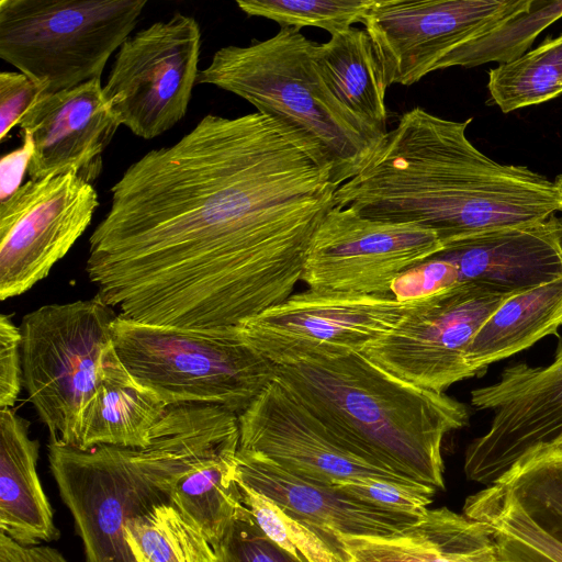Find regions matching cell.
<instances>
[{
  "instance_id": "cell-1",
  "label": "cell",
  "mask_w": 562,
  "mask_h": 562,
  "mask_svg": "<svg viewBox=\"0 0 562 562\" xmlns=\"http://www.w3.org/2000/svg\"><path fill=\"white\" fill-rule=\"evenodd\" d=\"M337 189L271 117L207 114L111 187L87 276L126 318L236 328L293 294Z\"/></svg>"
},
{
  "instance_id": "cell-2",
  "label": "cell",
  "mask_w": 562,
  "mask_h": 562,
  "mask_svg": "<svg viewBox=\"0 0 562 562\" xmlns=\"http://www.w3.org/2000/svg\"><path fill=\"white\" fill-rule=\"evenodd\" d=\"M471 122L420 106L403 113L366 166L338 187L335 205L372 220L417 224L432 231L445 249L560 211L555 183L484 155L467 136Z\"/></svg>"
},
{
  "instance_id": "cell-3",
  "label": "cell",
  "mask_w": 562,
  "mask_h": 562,
  "mask_svg": "<svg viewBox=\"0 0 562 562\" xmlns=\"http://www.w3.org/2000/svg\"><path fill=\"white\" fill-rule=\"evenodd\" d=\"M239 436L238 415L215 405L171 406L145 448L102 445L80 450L48 443L59 496L81 539L86 562H135L125 528L170 503L175 483L199 461Z\"/></svg>"
},
{
  "instance_id": "cell-4",
  "label": "cell",
  "mask_w": 562,
  "mask_h": 562,
  "mask_svg": "<svg viewBox=\"0 0 562 562\" xmlns=\"http://www.w3.org/2000/svg\"><path fill=\"white\" fill-rule=\"evenodd\" d=\"M284 385L349 451L414 482L445 488V437L468 406L405 382L361 352L277 367Z\"/></svg>"
},
{
  "instance_id": "cell-5",
  "label": "cell",
  "mask_w": 562,
  "mask_h": 562,
  "mask_svg": "<svg viewBox=\"0 0 562 562\" xmlns=\"http://www.w3.org/2000/svg\"><path fill=\"white\" fill-rule=\"evenodd\" d=\"M314 44L301 30L280 27L267 40L222 47L196 85L232 92L274 120L338 188L366 166L386 133L336 98L313 59Z\"/></svg>"
},
{
  "instance_id": "cell-6",
  "label": "cell",
  "mask_w": 562,
  "mask_h": 562,
  "mask_svg": "<svg viewBox=\"0 0 562 562\" xmlns=\"http://www.w3.org/2000/svg\"><path fill=\"white\" fill-rule=\"evenodd\" d=\"M111 329L124 367L168 407L215 405L239 415L277 375L236 328H175L117 314Z\"/></svg>"
},
{
  "instance_id": "cell-7",
  "label": "cell",
  "mask_w": 562,
  "mask_h": 562,
  "mask_svg": "<svg viewBox=\"0 0 562 562\" xmlns=\"http://www.w3.org/2000/svg\"><path fill=\"white\" fill-rule=\"evenodd\" d=\"M146 0H1L0 57L46 93L100 79Z\"/></svg>"
},
{
  "instance_id": "cell-8",
  "label": "cell",
  "mask_w": 562,
  "mask_h": 562,
  "mask_svg": "<svg viewBox=\"0 0 562 562\" xmlns=\"http://www.w3.org/2000/svg\"><path fill=\"white\" fill-rule=\"evenodd\" d=\"M116 316L98 295L43 305L23 316V385L50 439L77 446Z\"/></svg>"
},
{
  "instance_id": "cell-9",
  "label": "cell",
  "mask_w": 562,
  "mask_h": 562,
  "mask_svg": "<svg viewBox=\"0 0 562 562\" xmlns=\"http://www.w3.org/2000/svg\"><path fill=\"white\" fill-rule=\"evenodd\" d=\"M420 301L306 289L249 318L236 330L244 342L276 367H288L362 352Z\"/></svg>"
},
{
  "instance_id": "cell-10",
  "label": "cell",
  "mask_w": 562,
  "mask_h": 562,
  "mask_svg": "<svg viewBox=\"0 0 562 562\" xmlns=\"http://www.w3.org/2000/svg\"><path fill=\"white\" fill-rule=\"evenodd\" d=\"M201 38L198 21L175 12L123 42L103 87L121 125L149 140L187 114L200 71Z\"/></svg>"
},
{
  "instance_id": "cell-11",
  "label": "cell",
  "mask_w": 562,
  "mask_h": 562,
  "mask_svg": "<svg viewBox=\"0 0 562 562\" xmlns=\"http://www.w3.org/2000/svg\"><path fill=\"white\" fill-rule=\"evenodd\" d=\"M514 294L460 283L422 300L361 353L405 382L445 393L452 384L476 376L468 361L470 345L487 318Z\"/></svg>"
},
{
  "instance_id": "cell-12",
  "label": "cell",
  "mask_w": 562,
  "mask_h": 562,
  "mask_svg": "<svg viewBox=\"0 0 562 562\" xmlns=\"http://www.w3.org/2000/svg\"><path fill=\"white\" fill-rule=\"evenodd\" d=\"M532 0H375L363 25L387 87L451 67L457 52Z\"/></svg>"
},
{
  "instance_id": "cell-13",
  "label": "cell",
  "mask_w": 562,
  "mask_h": 562,
  "mask_svg": "<svg viewBox=\"0 0 562 562\" xmlns=\"http://www.w3.org/2000/svg\"><path fill=\"white\" fill-rule=\"evenodd\" d=\"M443 249L428 228L372 220L335 205L311 241L301 281L317 291L391 294L401 273Z\"/></svg>"
},
{
  "instance_id": "cell-14",
  "label": "cell",
  "mask_w": 562,
  "mask_h": 562,
  "mask_svg": "<svg viewBox=\"0 0 562 562\" xmlns=\"http://www.w3.org/2000/svg\"><path fill=\"white\" fill-rule=\"evenodd\" d=\"M99 206L92 183L75 172L30 179L0 201V299L46 278L90 225Z\"/></svg>"
},
{
  "instance_id": "cell-15",
  "label": "cell",
  "mask_w": 562,
  "mask_h": 562,
  "mask_svg": "<svg viewBox=\"0 0 562 562\" xmlns=\"http://www.w3.org/2000/svg\"><path fill=\"white\" fill-rule=\"evenodd\" d=\"M471 405L493 412L488 429L464 453L470 481H498L530 449L562 434V337L547 366L506 367L492 384L471 391Z\"/></svg>"
},
{
  "instance_id": "cell-16",
  "label": "cell",
  "mask_w": 562,
  "mask_h": 562,
  "mask_svg": "<svg viewBox=\"0 0 562 562\" xmlns=\"http://www.w3.org/2000/svg\"><path fill=\"white\" fill-rule=\"evenodd\" d=\"M239 449L269 459L307 482L359 479L417 483L356 456L276 378L238 415Z\"/></svg>"
},
{
  "instance_id": "cell-17",
  "label": "cell",
  "mask_w": 562,
  "mask_h": 562,
  "mask_svg": "<svg viewBox=\"0 0 562 562\" xmlns=\"http://www.w3.org/2000/svg\"><path fill=\"white\" fill-rule=\"evenodd\" d=\"M120 125L100 79L44 94L19 125L31 144L29 176L36 180L75 172L92 183Z\"/></svg>"
},
{
  "instance_id": "cell-18",
  "label": "cell",
  "mask_w": 562,
  "mask_h": 562,
  "mask_svg": "<svg viewBox=\"0 0 562 562\" xmlns=\"http://www.w3.org/2000/svg\"><path fill=\"white\" fill-rule=\"evenodd\" d=\"M236 477L283 512L337 537L392 538L420 519L364 504L334 485L304 481L263 456L238 449Z\"/></svg>"
},
{
  "instance_id": "cell-19",
  "label": "cell",
  "mask_w": 562,
  "mask_h": 562,
  "mask_svg": "<svg viewBox=\"0 0 562 562\" xmlns=\"http://www.w3.org/2000/svg\"><path fill=\"white\" fill-rule=\"evenodd\" d=\"M438 256L457 266L460 283L524 292L562 278V221L551 215L490 231L458 241Z\"/></svg>"
},
{
  "instance_id": "cell-20",
  "label": "cell",
  "mask_w": 562,
  "mask_h": 562,
  "mask_svg": "<svg viewBox=\"0 0 562 562\" xmlns=\"http://www.w3.org/2000/svg\"><path fill=\"white\" fill-rule=\"evenodd\" d=\"M350 562H501L492 530L447 507L392 538L338 537Z\"/></svg>"
},
{
  "instance_id": "cell-21",
  "label": "cell",
  "mask_w": 562,
  "mask_h": 562,
  "mask_svg": "<svg viewBox=\"0 0 562 562\" xmlns=\"http://www.w3.org/2000/svg\"><path fill=\"white\" fill-rule=\"evenodd\" d=\"M29 426L12 408L0 409V532L26 548L59 537L37 473L40 443Z\"/></svg>"
},
{
  "instance_id": "cell-22",
  "label": "cell",
  "mask_w": 562,
  "mask_h": 562,
  "mask_svg": "<svg viewBox=\"0 0 562 562\" xmlns=\"http://www.w3.org/2000/svg\"><path fill=\"white\" fill-rule=\"evenodd\" d=\"M168 408L127 371L112 342L104 352L99 382L83 412L75 448H145Z\"/></svg>"
},
{
  "instance_id": "cell-23",
  "label": "cell",
  "mask_w": 562,
  "mask_h": 562,
  "mask_svg": "<svg viewBox=\"0 0 562 562\" xmlns=\"http://www.w3.org/2000/svg\"><path fill=\"white\" fill-rule=\"evenodd\" d=\"M313 59L336 98L352 113L386 133L389 88L373 43L363 29L350 27L313 46Z\"/></svg>"
},
{
  "instance_id": "cell-24",
  "label": "cell",
  "mask_w": 562,
  "mask_h": 562,
  "mask_svg": "<svg viewBox=\"0 0 562 562\" xmlns=\"http://www.w3.org/2000/svg\"><path fill=\"white\" fill-rule=\"evenodd\" d=\"M562 308V278L514 294L482 325L474 336L468 361L476 373L508 358L548 335H557Z\"/></svg>"
},
{
  "instance_id": "cell-25",
  "label": "cell",
  "mask_w": 562,
  "mask_h": 562,
  "mask_svg": "<svg viewBox=\"0 0 562 562\" xmlns=\"http://www.w3.org/2000/svg\"><path fill=\"white\" fill-rule=\"evenodd\" d=\"M239 436L199 461L173 485L172 504L215 547L245 510L236 479Z\"/></svg>"
},
{
  "instance_id": "cell-26",
  "label": "cell",
  "mask_w": 562,
  "mask_h": 562,
  "mask_svg": "<svg viewBox=\"0 0 562 562\" xmlns=\"http://www.w3.org/2000/svg\"><path fill=\"white\" fill-rule=\"evenodd\" d=\"M463 514L488 526L501 562H562V543L527 516L498 483L468 496Z\"/></svg>"
},
{
  "instance_id": "cell-27",
  "label": "cell",
  "mask_w": 562,
  "mask_h": 562,
  "mask_svg": "<svg viewBox=\"0 0 562 562\" xmlns=\"http://www.w3.org/2000/svg\"><path fill=\"white\" fill-rule=\"evenodd\" d=\"M135 562H215L213 546L172 504L154 506L125 528Z\"/></svg>"
},
{
  "instance_id": "cell-28",
  "label": "cell",
  "mask_w": 562,
  "mask_h": 562,
  "mask_svg": "<svg viewBox=\"0 0 562 562\" xmlns=\"http://www.w3.org/2000/svg\"><path fill=\"white\" fill-rule=\"evenodd\" d=\"M487 88L492 101L504 113L562 94V34L491 69Z\"/></svg>"
},
{
  "instance_id": "cell-29",
  "label": "cell",
  "mask_w": 562,
  "mask_h": 562,
  "mask_svg": "<svg viewBox=\"0 0 562 562\" xmlns=\"http://www.w3.org/2000/svg\"><path fill=\"white\" fill-rule=\"evenodd\" d=\"M562 18V0L531 1V4L480 37L463 45L451 67L471 68L491 61L499 65L514 61L527 53L536 37Z\"/></svg>"
},
{
  "instance_id": "cell-30",
  "label": "cell",
  "mask_w": 562,
  "mask_h": 562,
  "mask_svg": "<svg viewBox=\"0 0 562 562\" xmlns=\"http://www.w3.org/2000/svg\"><path fill=\"white\" fill-rule=\"evenodd\" d=\"M237 482L243 503L260 529L300 562H350L337 536L292 517L262 494Z\"/></svg>"
},
{
  "instance_id": "cell-31",
  "label": "cell",
  "mask_w": 562,
  "mask_h": 562,
  "mask_svg": "<svg viewBox=\"0 0 562 562\" xmlns=\"http://www.w3.org/2000/svg\"><path fill=\"white\" fill-rule=\"evenodd\" d=\"M495 483L504 486L527 516L562 543V457L518 461Z\"/></svg>"
},
{
  "instance_id": "cell-32",
  "label": "cell",
  "mask_w": 562,
  "mask_h": 562,
  "mask_svg": "<svg viewBox=\"0 0 562 562\" xmlns=\"http://www.w3.org/2000/svg\"><path fill=\"white\" fill-rule=\"evenodd\" d=\"M375 0H237L249 16L274 21L280 27H319L330 35L363 24Z\"/></svg>"
},
{
  "instance_id": "cell-33",
  "label": "cell",
  "mask_w": 562,
  "mask_h": 562,
  "mask_svg": "<svg viewBox=\"0 0 562 562\" xmlns=\"http://www.w3.org/2000/svg\"><path fill=\"white\" fill-rule=\"evenodd\" d=\"M346 495L381 509L423 518L436 488L420 483H401L380 479H359L336 485Z\"/></svg>"
},
{
  "instance_id": "cell-34",
  "label": "cell",
  "mask_w": 562,
  "mask_h": 562,
  "mask_svg": "<svg viewBox=\"0 0 562 562\" xmlns=\"http://www.w3.org/2000/svg\"><path fill=\"white\" fill-rule=\"evenodd\" d=\"M213 548L215 562H300L266 536L247 507Z\"/></svg>"
},
{
  "instance_id": "cell-35",
  "label": "cell",
  "mask_w": 562,
  "mask_h": 562,
  "mask_svg": "<svg viewBox=\"0 0 562 562\" xmlns=\"http://www.w3.org/2000/svg\"><path fill=\"white\" fill-rule=\"evenodd\" d=\"M460 284L457 266L438 255L401 273L392 283L391 294L402 302L418 301Z\"/></svg>"
},
{
  "instance_id": "cell-36",
  "label": "cell",
  "mask_w": 562,
  "mask_h": 562,
  "mask_svg": "<svg viewBox=\"0 0 562 562\" xmlns=\"http://www.w3.org/2000/svg\"><path fill=\"white\" fill-rule=\"evenodd\" d=\"M46 93V89L20 71L0 72V142L20 125L27 111Z\"/></svg>"
},
{
  "instance_id": "cell-37",
  "label": "cell",
  "mask_w": 562,
  "mask_h": 562,
  "mask_svg": "<svg viewBox=\"0 0 562 562\" xmlns=\"http://www.w3.org/2000/svg\"><path fill=\"white\" fill-rule=\"evenodd\" d=\"M23 385L22 333L10 315L0 316V408H12Z\"/></svg>"
},
{
  "instance_id": "cell-38",
  "label": "cell",
  "mask_w": 562,
  "mask_h": 562,
  "mask_svg": "<svg viewBox=\"0 0 562 562\" xmlns=\"http://www.w3.org/2000/svg\"><path fill=\"white\" fill-rule=\"evenodd\" d=\"M21 148L2 157L1 159V190L0 201L5 200L20 186L23 173L29 169L31 144L23 139Z\"/></svg>"
},
{
  "instance_id": "cell-39",
  "label": "cell",
  "mask_w": 562,
  "mask_h": 562,
  "mask_svg": "<svg viewBox=\"0 0 562 562\" xmlns=\"http://www.w3.org/2000/svg\"><path fill=\"white\" fill-rule=\"evenodd\" d=\"M0 562H31L27 548L0 532Z\"/></svg>"
},
{
  "instance_id": "cell-40",
  "label": "cell",
  "mask_w": 562,
  "mask_h": 562,
  "mask_svg": "<svg viewBox=\"0 0 562 562\" xmlns=\"http://www.w3.org/2000/svg\"><path fill=\"white\" fill-rule=\"evenodd\" d=\"M551 457H562V434L548 443L540 445L530 449L518 461H528Z\"/></svg>"
},
{
  "instance_id": "cell-41",
  "label": "cell",
  "mask_w": 562,
  "mask_h": 562,
  "mask_svg": "<svg viewBox=\"0 0 562 562\" xmlns=\"http://www.w3.org/2000/svg\"><path fill=\"white\" fill-rule=\"evenodd\" d=\"M31 562H69L63 553L49 546H35L27 548Z\"/></svg>"
},
{
  "instance_id": "cell-42",
  "label": "cell",
  "mask_w": 562,
  "mask_h": 562,
  "mask_svg": "<svg viewBox=\"0 0 562 562\" xmlns=\"http://www.w3.org/2000/svg\"><path fill=\"white\" fill-rule=\"evenodd\" d=\"M554 183L560 192V195H561V209L560 211L562 212V175H559L555 180H554Z\"/></svg>"
},
{
  "instance_id": "cell-43",
  "label": "cell",
  "mask_w": 562,
  "mask_h": 562,
  "mask_svg": "<svg viewBox=\"0 0 562 562\" xmlns=\"http://www.w3.org/2000/svg\"><path fill=\"white\" fill-rule=\"evenodd\" d=\"M557 325H558V326H561V325H562V308H561L560 314H559V316H558Z\"/></svg>"
}]
</instances>
